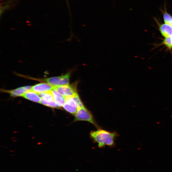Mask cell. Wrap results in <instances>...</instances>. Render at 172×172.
I'll list each match as a JSON object with an SVG mask.
<instances>
[{"label":"cell","mask_w":172,"mask_h":172,"mask_svg":"<svg viewBox=\"0 0 172 172\" xmlns=\"http://www.w3.org/2000/svg\"><path fill=\"white\" fill-rule=\"evenodd\" d=\"M52 94L54 101L60 108L63 107L66 101V98L62 95L55 89L52 91Z\"/></svg>","instance_id":"30bf717a"},{"label":"cell","mask_w":172,"mask_h":172,"mask_svg":"<svg viewBox=\"0 0 172 172\" xmlns=\"http://www.w3.org/2000/svg\"><path fill=\"white\" fill-rule=\"evenodd\" d=\"M31 86H25L14 90H4V91L7 92L12 97H22L26 92L31 90Z\"/></svg>","instance_id":"52a82bcc"},{"label":"cell","mask_w":172,"mask_h":172,"mask_svg":"<svg viewBox=\"0 0 172 172\" xmlns=\"http://www.w3.org/2000/svg\"><path fill=\"white\" fill-rule=\"evenodd\" d=\"M75 116L74 122H87L94 125L98 129L100 128L91 112L85 107L79 109Z\"/></svg>","instance_id":"3957f363"},{"label":"cell","mask_w":172,"mask_h":172,"mask_svg":"<svg viewBox=\"0 0 172 172\" xmlns=\"http://www.w3.org/2000/svg\"><path fill=\"white\" fill-rule=\"evenodd\" d=\"M22 97L28 100L36 103H40L42 100L38 94L31 90L26 92Z\"/></svg>","instance_id":"9c48e42d"},{"label":"cell","mask_w":172,"mask_h":172,"mask_svg":"<svg viewBox=\"0 0 172 172\" xmlns=\"http://www.w3.org/2000/svg\"><path fill=\"white\" fill-rule=\"evenodd\" d=\"M41 104L49 107L53 108H60L58 104L54 101H47L42 99L40 103Z\"/></svg>","instance_id":"4fadbf2b"},{"label":"cell","mask_w":172,"mask_h":172,"mask_svg":"<svg viewBox=\"0 0 172 172\" xmlns=\"http://www.w3.org/2000/svg\"><path fill=\"white\" fill-rule=\"evenodd\" d=\"M163 16L164 22L165 24L172 26V16L168 13L166 9L163 12Z\"/></svg>","instance_id":"7c38bea8"},{"label":"cell","mask_w":172,"mask_h":172,"mask_svg":"<svg viewBox=\"0 0 172 172\" xmlns=\"http://www.w3.org/2000/svg\"><path fill=\"white\" fill-rule=\"evenodd\" d=\"M53 88V87L47 83H41L33 86L31 90L40 94L51 91Z\"/></svg>","instance_id":"8992f818"},{"label":"cell","mask_w":172,"mask_h":172,"mask_svg":"<svg viewBox=\"0 0 172 172\" xmlns=\"http://www.w3.org/2000/svg\"><path fill=\"white\" fill-rule=\"evenodd\" d=\"M78 94L76 95L66 98L63 105L64 109L70 114L75 115L79 109L84 106Z\"/></svg>","instance_id":"7a4b0ae2"},{"label":"cell","mask_w":172,"mask_h":172,"mask_svg":"<svg viewBox=\"0 0 172 172\" xmlns=\"http://www.w3.org/2000/svg\"><path fill=\"white\" fill-rule=\"evenodd\" d=\"M162 44L166 47L168 50L172 49V35L170 37L165 38L162 42Z\"/></svg>","instance_id":"5bb4252c"},{"label":"cell","mask_w":172,"mask_h":172,"mask_svg":"<svg viewBox=\"0 0 172 172\" xmlns=\"http://www.w3.org/2000/svg\"><path fill=\"white\" fill-rule=\"evenodd\" d=\"M90 135L92 140L97 143L98 147L100 148L106 146L114 147L115 140L118 135L116 132H111L101 128L91 131Z\"/></svg>","instance_id":"6da1fadb"},{"label":"cell","mask_w":172,"mask_h":172,"mask_svg":"<svg viewBox=\"0 0 172 172\" xmlns=\"http://www.w3.org/2000/svg\"><path fill=\"white\" fill-rule=\"evenodd\" d=\"M77 82L70 85L59 86L53 87V89L65 98L74 96L78 94L77 90Z\"/></svg>","instance_id":"277c9868"},{"label":"cell","mask_w":172,"mask_h":172,"mask_svg":"<svg viewBox=\"0 0 172 172\" xmlns=\"http://www.w3.org/2000/svg\"><path fill=\"white\" fill-rule=\"evenodd\" d=\"M159 30L164 38L170 37L172 35V26L166 24L159 25Z\"/></svg>","instance_id":"ba28073f"},{"label":"cell","mask_w":172,"mask_h":172,"mask_svg":"<svg viewBox=\"0 0 172 172\" xmlns=\"http://www.w3.org/2000/svg\"><path fill=\"white\" fill-rule=\"evenodd\" d=\"M71 73L58 77H53L44 79L43 80L53 87L69 84Z\"/></svg>","instance_id":"5b68a950"},{"label":"cell","mask_w":172,"mask_h":172,"mask_svg":"<svg viewBox=\"0 0 172 172\" xmlns=\"http://www.w3.org/2000/svg\"><path fill=\"white\" fill-rule=\"evenodd\" d=\"M38 94L42 99L46 101H53L54 99L52 94V91Z\"/></svg>","instance_id":"8fae6325"}]
</instances>
